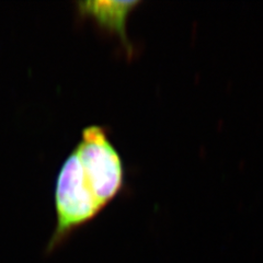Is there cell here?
I'll return each instance as SVG.
<instances>
[{"instance_id":"3","label":"cell","mask_w":263,"mask_h":263,"mask_svg":"<svg viewBox=\"0 0 263 263\" xmlns=\"http://www.w3.org/2000/svg\"><path fill=\"white\" fill-rule=\"evenodd\" d=\"M141 4L139 2H80L76 3V10L81 18L92 20L99 28L117 35L126 54L132 55L133 45L126 33V22L129 14Z\"/></svg>"},{"instance_id":"2","label":"cell","mask_w":263,"mask_h":263,"mask_svg":"<svg viewBox=\"0 0 263 263\" xmlns=\"http://www.w3.org/2000/svg\"><path fill=\"white\" fill-rule=\"evenodd\" d=\"M73 151L78 156L89 190L102 211L124 185V167L121 156L106 130L99 125L82 129L80 141Z\"/></svg>"},{"instance_id":"1","label":"cell","mask_w":263,"mask_h":263,"mask_svg":"<svg viewBox=\"0 0 263 263\" xmlns=\"http://www.w3.org/2000/svg\"><path fill=\"white\" fill-rule=\"evenodd\" d=\"M56 226L46 246L53 252L77 229L101 212L86 183L78 156L72 151L59 171L55 185Z\"/></svg>"}]
</instances>
